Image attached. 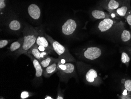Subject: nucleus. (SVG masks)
Here are the masks:
<instances>
[{
    "instance_id": "1",
    "label": "nucleus",
    "mask_w": 131,
    "mask_h": 99,
    "mask_svg": "<svg viewBox=\"0 0 131 99\" xmlns=\"http://www.w3.org/2000/svg\"><path fill=\"white\" fill-rule=\"evenodd\" d=\"M23 32L24 35L23 46L14 53L17 57L28 52L31 47L36 43L39 35V31L30 26H26Z\"/></svg>"
},
{
    "instance_id": "2",
    "label": "nucleus",
    "mask_w": 131,
    "mask_h": 99,
    "mask_svg": "<svg viewBox=\"0 0 131 99\" xmlns=\"http://www.w3.org/2000/svg\"><path fill=\"white\" fill-rule=\"evenodd\" d=\"M44 35L50 43L53 49L58 55L59 58L64 59L67 62H76L75 58L70 53L69 50L67 48L53 39L52 37L46 33H44Z\"/></svg>"
},
{
    "instance_id": "3",
    "label": "nucleus",
    "mask_w": 131,
    "mask_h": 99,
    "mask_svg": "<svg viewBox=\"0 0 131 99\" xmlns=\"http://www.w3.org/2000/svg\"><path fill=\"white\" fill-rule=\"evenodd\" d=\"M57 69V74L62 82L67 83L70 79L72 77L75 78L76 76L75 66L72 62L63 64L59 61Z\"/></svg>"
},
{
    "instance_id": "4",
    "label": "nucleus",
    "mask_w": 131,
    "mask_h": 99,
    "mask_svg": "<svg viewBox=\"0 0 131 99\" xmlns=\"http://www.w3.org/2000/svg\"><path fill=\"white\" fill-rule=\"evenodd\" d=\"M84 73V80L87 84L93 86H98L102 82L97 72L95 69L89 68Z\"/></svg>"
},
{
    "instance_id": "5",
    "label": "nucleus",
    "mask_w": 131,
    "mask_h": 99,
    "mask_svg": "<svg viewBox=\"0 0 131 99\" xmlns=\"http://www.w3.org/2000/svg\"><path fill=\"white\" fill-rule=\"evenodd\" d=\"M131 0H123V3L119 7L109 12L111 18L114 19L117 17H124L128 11L131 9Z\"/></svg>"
},
{
    "instance_id": "6",
    "label": "nucleus",
    "mask_w": 131,
    "mask_h": 99,
    "mask_svg": "<svg viewBox=\"0 0 131 99\" xmlns=\"http://www.w3.org/2000/svg\"><path fill=\"white\" fill-rule=\"evenodd\" d=\"M24 55L28 56L29 57V59H30L33 66L35 69L36 73L34 80L37 83H42V76H43L44 70L42 67L41 66L39 62L31 55L27 53L24 54Z\"/></svg>"
},
{
    "instance_id": "7",
    "label": "nucleus",
    "mask_w": 131,
    "mask_h": 99,
    "mask_svg": "<svg viewBox=\"0 0 131 99\" xmlns=\"http://www.w3.org/2000/svg\"><path fill=\"white\" fill-rule=\"evenodd\" d=\"M101 49L97 47H90L86 49L82 53L83 57L88 60H95L102 55Z\"/></svg>"
},
{
    "instance_id": "8",
    "label": "nucleus",
    "mask_w": 131,
    "mask_h": 99,
    "mask_svg": "<svg viewBox=\"0 0 131 99\" xmlns=\"http://www.w3.org/2000/svg\"><path fill=\"white\" fill-rule=\"evenodd\" d=\"M123 0H101L99 4L109 12L115 10L120 6Z\"/></svg>"
},
{
    "instance_id": "9",
    "label": "nucleus",
    "mask_w": 131,
    "mask_h": 99,
    "mask_svg": "<svg viewBox=\"0 0 131 99\" xmlns=\"http://www.w3.org/2000/svg\"><path fill=\"white\" fill-rule=\"evenodd\" d=\"M36 43L38 46H42L46 49L49 54H54L55 51L48 40L45 37L44 34L41 31H39V35L37 39Z\"/></svg>"
},
{
    "instance_id": "10",
    "label": "nucleus",
    "mask_w": 131,
    "mask_h": 99,
    "mask_svg": "<svg viewBox=\"0 0 131 99\" xmlns=\"http://www.w3.org/2000/svg\"><path fill=\"white\" fill-rule=\"evenodd\" d=\"M77 26V24L74 20L69 19L66 21L62 26V31L66 36H69L75 32Z\"/></svg>"
},
{
    "instance_id": "11",
    "label": "nucleus",
    "mask_w": 131,
    "mask_h": 99,
    "mask_svg": "<svg viewBox=\"0 0 131 99\" xmlns=\"http://www.w3.org/2000/svg\"><path fill=\"white\" fill-rule=\"evenodd\" d=\"M38 45L35 43L28 51L27 53L31 55L39 61L48 56L49 54L47 52H42L38 49Z\"/></svg>"
},
{
    "instance_id": "12",
    "label": "nucleus",
    "mask_w": 131,
    "mask_h": 99,
    "mask_svg": "<svg viewBox=\"0 0 131 99\" xmlns=\"http://www.w3.org/2000/svg\"><path fill=\"white\" fill-rule=\"evenodd\" d=\"M115 23V21L112 18H106L99 22L98 28L100 31L105 32L110 29Z\"/></svg>"
},
{
    "instance_id": "13",
    "label": "nucleus",
    "mask_w": 131,
    "mask_h": 99,
    "mask_svg": "<svg viewBox=\"0 0 131 99\" xmlns=\"http://www.w3.org/2000/svg\"><path fill=\"white\" fill-rule=\"evenodd\" d=\"M28 13L29 16L34 20H38L41 14L40 10L36 4H32L29 6L28 9Z\"/></svg>"
},
{
    "instance_id": "14",
    "label": "nucleus",
    "mask_w": 131,
    "mask_h": 99,
    "mask_svg": "<svg viewBox=\"0 0 131 99\" xmlns=\"http://www.w3.org/2000/svg\"><path fill=\"white\" fill-rule=\"evenodd\" d=\"M59 58L58 59L54 62L53 63L47 67L43 71V76L45 78H49L53 74L57 72L58 71L57 65L59 62Z\"/></svg>"
},
{
    "instance_id": "15",
    "label": "nucleus",
    "mask_w": 131,
    "mask_h": 99,
    "mask_svg": "<svg viewBox=\"0 0 131 99\" xmlns=\"http://www.w3.org/2000/svg\"><path fill=\"white\" fill-rule=\"evenodd\" d=\"M91 14L93 17L96 20H103L106 18H112L109 13L108 14L104 11L99 10H93L92 11Z\"/></svg>"
},
{
    "instance_id": "16",
    "label": "nucleus",
    "mask_w": 131,
    "mask_h": 99,
    "mask_svg": "<svg viewBox=\"0 0 131 99\" xmlns=\"http://www.w3.org/2000/svg\"><path fill=\"white\" fill-rule=\"evenodd\" d=\"M57 59H55L48 55L39 62L44 70L47 67L51 65L53 63L57 60Z\"/></svg>"
},
{
    "instance_id": "17",
    "label": "nucleus",
    "mask_w": 131,
    "mask_h": 99,
    "mask_svg": "<svg viewBox=\"0 0 131 99\" xmlns=\"http://www.w3.org/2000/svg\"><path fill=\"white\" fill-rule=\"evenodd\" d=\"M24 42V37L20 38L16 42L12 43L9 48V51L11 52H16L19 50L23 46Z\"/></svg>"
},
{
    "instance_id": "18",
    "label": "nucleus",
    "mask_w": 131,
    "mask_h": 99,
    "mask_svg": "<svg viewBox=\"0 0 131 99\" xmlns=\"http://www.w3.org/2000/svg\"><path fill=\"white\" fill-rule=\"evenodd\" d=\"M121 38L124 42H128L131 41V32L128 30L123 29L121 32Z\"/></svg>"
},
{
    "instance_id": "19",
    "label": "nucleus",
    "mask_w": 131,
    "mask_h": 99,
    "mask_svg": "<svg viewBox=\"0 0 131 99\" xmlns=\"http://www.w3.org/2000/svg\"><path fill=\"white\" fill-rule=\"evenodd\" d=\"M9 29L12 31H19L21 28V24L17 20H13L9 23Z\"/></svg>"
},
{
    "instance_id": "20",
    "label": "nucleus",
    "mask_w": 131,
    "mask_h": 99,
    "mask_svg": "<svg viewBox=\"0 0 131 99\" xmlns=\"http://www.w3.org/2000/svg\"><path fill=\"white\" fill-rule=\"evenodd\" d=\"M121 60L122 63L126 65L127 66H128L130 59L128 54L125 52H123L121 54Z\"/></svg>"
},
{
    "instance_id": "21",
    "label": "nucleus",
    "mask_w": 131,
    "mask_h": 99,
    "mask_svg": "<svg viewBox=\"0 0 131 99\" xmlns=\"http://www.w3.org/2000/svg\"><path fill=\"white\" fill-rule=\"evenodd\" d=\"M124 86L125 89L128 92V93L131 92V80L127 79L124 82Z\"/></svg>"
},
{
    "instance_id": "22",
    "label": "nucleus",
    "mask_w": 131,
    "mask_h": 99,
    "mask_svg": "<svg viewBox=\"0 0 131 99\" xmlns=\"http://www.w3.org/2000/svg\"><path fill=\"white\" fill-rule=\"evenodd\" d=\"M124 18L125 19L126 22H127L129 27H130V29H131V9L128 11L126 15L124 17Z\"/></svg>"
},
{
    "instance_id": "23",
    "label": "nucleus",
    "mask_w": 131,
    "mask_h": 99,
    "mask_svg": "<svg viewBox=\"0 0 131 99\" xmlns=\"http://www.w3.org/2000/svg\"><path fill=\"white\" fill-rule=\"evenodd\" d=\"M31 96V93L27 91H23L21 93L20 97L21 99H26L30 97Z\"/></svg>"
},
{
    "instance_id": "24",
    "label": "nucleus",
    "mask_w": 131,
    "mask_h": 99,
    "mask_svg": "<svg viewBox=\"0 0 131 99\" xmlns=\"http://www.w3.org/2000/svg\"><path fill=\"white\" fill-rule=\"evenodd\" d=\"M9 43V41L6 40H1L0 41V48L2 49L5 47Z\"/></svg>"
},
{
    "instance_id": "25",
    "label": "nucleus",
    "mask_w": 131,
    "mask_h": 99,
    "mask_svg": "<svg viewBox=\"0 0 131 99\" xmlns=\"http://www.w3.org/2000/svg\"><path fill=\"white\" fill-rule=\"evenodd\" d=\"M64 94L62 93L61 91L60 88H58V94H57V99H64Z\"/></svg>"
},
{
    "instance_id": "26",
    "label": "nucleus",
    "mask_w": 131,
    "mask_h": 99,
    "mask_svg": "<svg viewBox=\"0 0 131 99\" xmlns=\"http://www.w3.org/2000/svg\"><path fill=\"white\" fill-rule=\"evenodd\" d=\"M38 49L40 51L42 52H47L49 53L47 51V49L46 48H45L44 46H38Z\"/></svg>"
},
{
    "instance_id": "27",
    "label": "nucleus",
    "mask_w": 131,
    "mask_h": 99,
    "mask_svg": "<svg viewBox=\"0 0 131 99\" xmlns=\"http://www.w3.org/2000/svg\"><path fill=\"white\" fill-rule=\"evenodd\" d=\"M5 0H0V8L3 9L6 6V4L4 2Z\"/></svg>"
},
{
    "instance_id": "28",
    "label": "nucleus",
    "mask_w": 131,
    "mask_h": 99,
    "mask_svg": "<svg viewBox=\"0 0 131 99\" xmlns=\"http://www.w3.org/2000/svg\"><path fill=\"white\" fill-rule=\"evenodd\" d=\"M45 99H53V98H52V97H51L48 96V97H46V98H45Z\"/></svg>"
}]
</instances>
